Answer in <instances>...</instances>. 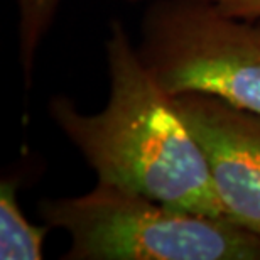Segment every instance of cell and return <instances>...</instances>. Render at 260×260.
Listing matches in <instances>:
<instances>
[{"label":"cell","instance_id":"4","mask_svg":"<svg viewBox=\"0 0 260 260\" xmlns=\"http://www.w3.org/2000/svg\"><path fill=\"white\" fill-rule=\"evenodd\" d=\"M173 103L205 152L226 218L260 235V113L205 93Z\"/></svg>","mask_w":260,"mask_h":260},{"label":"cell","instance_id":"6","mask_svg":"<svg viewBox=\"0 0 260 260\" xmlns=\"http://www.w3.org/2000/svg\"><path fill=\"white\" fill-rule=\"evenodd\" d=\"M63 0H15L17 4L19 64L25 88L32 83L36 58L41 43L48 36Z\"/></svg>","mask_w":260,"mask_h":260},{"label":"cell","instance_id":"1","mask_svg":"<svg viewBox=\"0 0 260 260\" xmlns=\"http://www.w3.org/2000/svg\"><path fill=\"white\" fill-rule=\"evenodd\" d=\"M105 56L110 93L102 112L83 113L64 95H54L48 105L53 122L95 171L98 183L201 215L226 216L205 152L120 20L108 25Z\"/></svg>","mask_w":260,"mask_h":260},{"label":"cell","instance_id":"3","mask_svg":"<svg viewBox=\"0 0 260 260\" xmlns=\"http://www.w3.org/2000/svg\"><path fill=\"white\" fill-rule=\"evenodd\" d=\"M137 51L169 96L205 93L260 113V25L248 19L206 0H155Z\"/></svg>","mask_w":260,"mask_h":260},{"label":"cell","instance_id":"7","mask_svg":"<svg viewBox=\"0 0 260 260\" xmlns=\"http://www.w3.org/2000/svg\"><path fill=\"white\" fill-rule=\"evenodd\" d=\"M221 9L225 14L240 19L255 20L260 19V0H206Z\"/></svg>","mask_w":260,"mask_h":260},{"label":"cell","instance_id":"2","mask_svg":"<svg viewBox=\"0 0 260 260\" xmlns=\"http://www.w3.org/2000/svg\"><path fill=\"white\" fill-rule=\"evenodd\" d=\"M39 215L70 235L66 260H260V235L230 218L176 208L115 184L44 198Z\"/></svg>","mask_w":260,"mask_h":260},{"label":"cell","instance_id":"5","mask_svg":"<svg viewBox=\"0 0 260 260\" xmlns=\"http://www.w3.org/2000/svg\"><path fill=\"white\" fill-rule=\"evenodd\" d=\"M51 228L36 226L25 218L17 200V183L2 179L0 183V258L41 260L43 243Z\"/></svg>","mask_w":260,"mask_h":260}]
</instances>
